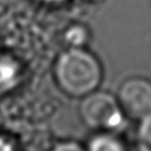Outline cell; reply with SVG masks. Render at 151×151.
<instances>
[{
  "label": "cell",
  "mask_w": 151,
  "mask_h": 151,
  "mask_svg": "<svg viewBox=\"0 0 151 151\" xmlns=\"http://www.w3.org/2000/svg\"><path fill=\"white\" fill-rule=\"evenodd\" d=\"M86 151H129L124 142L114 133L101 131L94 134L88 144Z\"/></svg>",
  "instance_id": "obj_4"
},
{
  "label": "cell",
  "mask_w": 151,
  "mask_h": 151,
  "mask_svg": "<svg viewBox=\"0 0 151 151\" xmlns=\"http://www.w3.org/2000/svg\"><path fill=\"white\" fill-rule=\"evenodd\" d=\"M20 78V68L11 58H0V90L12 88Z\"/></svg>",
  "instance_id": "obj_5"
},
{
  "label": "cell",
  "mask_w": 151,
  "mask_h": 151,
  "mask_svg": "<svg viewBox=\"0 0 151 151\" xmlns=\"http://www.w3.org/2000/svg\"><path fill=\"white\" fill-rule=\"evenodd\" d=\"M40 2H44V4H48V5H55V4H60L63 2L64 0H39Z\"/></svg>",
  "instance_id": "obj_9"
},
{
  "label": "cell",
  "mask_w": 151,
  "mask_h": 151,
  "mask_svg": "<svg viewBox=\"0 0 151 151\" xmlns=\"http://www.w3.org/2000/svg\"><path fill=\"white\" fill-rule=\"evenodd\" d=\"M138 151H151V114L139 120L137 127Z\"/></svg>",
  "instance_id": "obj_6"
},
{
  "label": "cell",
  "mask_w": 151,
  "mask_h": 151,
  "mask_svg": "<svg viewBox=\"0 0 151 151\" xmlns=\"http://www.w3.org/2000/svg\"><path fill=\"white\" fill-rule=\"evenodd\" d=\"M51 151H86V149H84L80 144L76 142L67 140V142H61L57 144Z\"/></svg>",
  "instance_id": "obj_7"
},
{
  "label": "cell",
  "mask_w": 151,
  "mask_h": 151,
  "mask_svg": "<svg viewBox=\"0 0 151 151\" xmlns=\"http://www.w3.org/2000/svg\"><path fill=\"white\" fill-rule=\"evenodd\" d=\"M79 113L88 127L99 132L120 129L126 117L117 96L98 90L83 97Z\"/></svg>",
  "instance_id": "obj_2"
},
{
  "label": "cell",
  "mask_w": 151,
  "mask_h": 151,
  "mask_svg": "<svg viewBox=\"0 0 151 151\" xmlns=\"http://www.w3.org/2000/svg\"><path fill=\"white\" fill-rule=\"evenodd\" d=\"M118 101L124 113L140 120L151 114V81L142 77H131L124 80L117 92Z\"/></svg>",
  "instance_id": "obj_3"
},
{
  "label": "cell",
  "mask_w": 151,
  "mask_h": 151,
  "mask_svg": "<svg viewBox=\"0 0 151 151\" xmlns=\"http://www.w3.org/2000/svg\"><path fill=\"white\" fill-rule=\"evenodd\" d=\"M54 77L65 93L83 98L97 91L103 78V68L98 58L90 51L70 47L58 57Z\"/></svg>",
  "instance_id": "obj_1"
},
{
  "label": "cell",
  "mask_w": 151,
  "mask_h": 151,
  "mask_svg": "<svg viewBox=\"0 0 151 151\" xmlns=\"http://www.w3.org/2000/svg\"><path fill=\"white\" fill-rule=\"evenodd\" d=\"M0 151H15V147L8 139L0 137Z\"/></svg>",
  "instance_id": "obj_8"
}]
</instances>
